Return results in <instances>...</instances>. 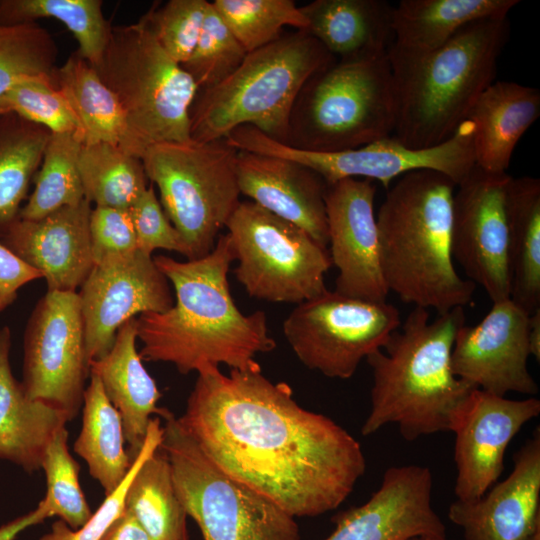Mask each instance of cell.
I'll use <instances>...</instances> for the list:
<instances>
[{
	"label": "cell",
	"mask_w": 540,
	"mask_h": 540,
	"mask_svg": "<svg viewBox=\"0 0 540 540\" xmlns=\"http://www.w3.org/2000/svg\"><path fill=\"white\" fill-rule=\"evenodd\" d=\"M432 489L428 467H390L364 504L333 518L335 529L325 540H404L417 535L446 538L445 525L432 506Z\"/></svg>",
	"instance_id": "ffe728a7"
},
{
	"label": "cell",
	"mask_w": 540,
	"mask_h": 540,
	"mask_svg": "<svg viewBox=\"0 0 540 540\" xmlns=\"http://www.w3.org/2000/svg\"><path fill=\"white\" fill-rule=\"evenodd\" d=\"M307 31L339 60L388 52L394 6L383 0H315L300 7Z\"/></svg>",
	"instance_id": "4316f807"
},
{
	"label": "cell",
	"mask_w": 540,
	"mask_h": 540,
	"mask_svg": "<svg viewBox=\"0 0 540 540\" xmlns=\"http://www.w3.org/2000/svg\"><path fill=\"white\" fill-rule=\"evenodd\" d=\"M464 308L438 314L414 307L385 345L365 360L372 370L371 408L361 433L396 424L402 437L449 431L452 416L475 389L452 371L451 352Z\"/></svg>",
	"instance_id": "277c9868"
},
{
	"label": "cell",
	"mask_w": 540,
	"mask_h": 540,
	"mask_svg": "<svg viewBox=\"0 0 540 540\" xmlns=\"http://www.w3.org/2000/svg\"><path fill=\"white\" fill-rule=\"evenodd\" d=\"M510 299L529 315L540 308V180L511 178L507 193Z\"/></svg>",
	"instance_id": "f546056e"
},
{
	"label": "cell",
	"mask_w": 540,
	"mask_h": 540,
	"mask_svg": "<svg viewBox=\"0 0 540 540\" xmlns=\"http://www.w3.org/2000/svg\"><path fill=\"white\" fill-rule=\"evenodd\" d=\"M89 234L94 264L108 255L137 249L129 209L94 206L89 218Z\"/></svg>",
	"instance_id": "f6af8a7d"
},
{
	"label": "cell",
	"mask_w": 540,
	"mask_h": 540,
	"mask_svg": "<svg viewBox=\"0 0 540 540\" xmlns=\"http://www.w3.org/2000/svg\"><path fill=\"white\" fill-rule=\"evenodd\" d=\"M518 0H402L393 9L392 46L410 52L437 49L475 21L506 17Z\"/></svg>",
	"instance_id": "f1b7e54d"
},
{
	"label": "cell",
	"mask_w": 540,
	"mask_h": 540,
	"mask_svg": "<svg viewBox=\"0 0 540 540\" xmlns=\"http://www.w3.org/2000/svg\"><path fill=\"white\" fill-rule=\"evenodd\" d=\"M511 178L475 165L453 197V260L493 303L510 299L507 193Z\"/></svg>",
	"instance_id": "9a60e30c"
},
{
	"label": "cell",
	"mask_w": 540,
	"mask_h": 540,
	"mask_svg": "<svg viewBox=\"0 0 540 540\" xmlns=\"http://www.w3.org/2000/svg\"><path fill=\"white\" fill-rule=\"evenodd\" d=\"M162 431L160 418H152L143 446L134 458L125 479L113 493L105 496L104 501L83 526L72 529L59 519L39 540H100L110 525L122 514L128 485L143 460L160 446Z\"/></svg>",
	"instance_id": "7bdbcfd3"
},
{
	"label": "cell",
	"mask_w": 540,
	"mask_h": 540,
	"mask_svg": "<svg viewBox=\"0 0 540 540\" xmlns=\"http://www.w3.org/2000/svg\"><path fill=\"white\" fill-rule=\"evenodd\" d=\"M177 417L222 471L290 516L338 508L366 470L360 443L331 418L301 407L285 382L258 370L197 373Z\"/></svg>",
	"instance_id": "6da1fadb"
},
{
	"label": "cell",
	"mask_w": 540,
	"mask_h": 540,
	"mask_svg": "<svg viewBox=\"0 0 540 540\" xmlns=\"http://www.w3.org/2000/svg\"><path fill=\"white\" fill-rule=\"evenodd\" d=\"M246 55V50L210 2L198 42L181 66L192 77L198 90H202L224 81L240 66Z\"/></svg>",
	"instance_id": "ab89813d"
},
{
	"label": "cell",
	"mask_w": 540,
	"mask_h": 540,
	"mask_svg": "<svg viewBox=\"0 0 540 540\" xmlns=\"http://www.w3.org/2000/svg\"><path fill=\"white\" fill-rule=\"evenodd\" d=\"M395 121L388 52L334 60L300 90L285 144L313 152L351 150L392 135Z\"/></svg>",
	"instance_id": "52a82bcc"
},
{
	"label": "cell",
	"mask_w": 540,
	"mask_h": 540,
	"mask_svg": "<svg viewBox=\"0 0 540 540\" xmlns=\"http://www.w3.org/2000/svg\"><path fill=\"white\" fill-rule=\"evenodd\" d=\"M52 80L76 118L83 144L109 143L142 158L146 147L132 131L117 96L90 63L75 52L55 68Z\"/></svg>",
	"instance_id": "83f0119b"
},
{
	"label": "cell",
	"mask_w": 540,
	"mask_h": 540,
	"mask_svg": "<svg viewBox=\"0 0 540 540\" xmlns=\"http://www.w3.org/2000/svg\"><path fill=\"white\" fill-rule=\"evenodd\" d=\"M137 240V249L152 255L156 249L175 251L190 258L182 235L172 225L158 200L153 184L129 208Z\"/></svg>",
	"instance_id": "ee69618b"
},
{
	"label": "cell",
	"mask_w": 540,
	"mask_h": 540,
	"mask_svg": "<svg viewBox=\"0 0 540 540\" xmlns=\"http://www.w3.org/2000/svg\"><path fill=\"white\" fill-rule=\"evenodd\" d=\"M82 405V426L73 449L108 496L123 482L133 463L125 448L122 419L92 374Z\"/></svg>",
	"instance_id": "4dcf8cb0"
},
{
	"label": "cell",
	"mask_w": 540,
	"mask_h": 540,
	"mask_svg": "<svg viewBox=\"0 0 540 540\" xmlns=\"http://www.w3.org/2000/svg\"><path fill=\"white\" fill-rule=\"evenodd\" d=\"M174 289L173 306L137 317L142 360L173 364L181 374L221 364L258 370L256 357L275 349L263 311L243 314L232 297L228 272L235 261L228 234L198 259L153 258Z\"/></svg>",
	"instance_id": "7a4b0ae2"
},
{
	"label": "cell",
	"mask_w": 540,
	"mask_h": 540,
	"mask_svg": "<svg viewBox=\"0 0 540 540\" xmlns=\"http://www.w3.org/2000/svg\"><path fill=\"white\" fill-rule=\"evenodd\" d=\"M100 540H152L134 517L125 509L110 525Z\"/></svg>",
	"instance_id": "c3c4849f"
},
{
	"label": "cell",
	"mask_w": 540,
	"mask_h": 540,
	"mask_svg": "<svg viewBox=\"0 0 540 540\" xmlns=\"http://www.w3.org/2000/svg\"><path fill=\"white\" fill-rule=\"evenodd\" d=\"M209 5L206 0H170L142 17L164 51L182 65L198 42Z\"/></svg>",
	"instance_id": "b9f144b4"
},
{
	"label": "cell",
	"mask_w": 540,
	"mask_h": 540,
	"mask_svg": "<svg viewBox=\"0 0 540 540\" xmlns=\"http://www.w3.org/2000/svg\"><path fill=\"white\" fill-rule=\"evenodd\" d=\"M11 333L0 330V459L28 473L41 469L53 435L68 422L53 406L29 399L11 370Z\"/></svg>",
	"instance_id": "484cf974"
},
{
	"label": "cell",
	"mask_w": 540,
	"mask_h": 540,
	"mask_svg": "<svg viewBox=\"0 0 540 540\" xmlns=\"http://www.w3.org/2000/svg\"><path fill=\"white\" fill-rule=\"evenodd\" d=\"M529 347L530 355L538 362L540 360V308L529 317Z\"/></svg>",
	"instance_id": "681fc988"
},
{
	"label": "cell",
	"mask_w": 540,
	"mask_h": 540,
	"mask_svg": "<svg viewBox=\"0 0 540 540\" xmlns=\"http://www.w3.org/2000/svg\"><path fill=\"white\" fill-rule=\"evenodd\" d=\"M50 518L49 508L42 499L37 507L0 527V540H14L25 529Z\"/></svg>",
	"instance_id": "7dc6e473"
},
{
	"label": "cell",
	"mask_w": 540,
	"mask_h": 540,
	"mask_svg": "<svg viewBox=\"0 0 540 540\" xmlns=\"http://www.w3.org/2000/svg\"><path fill=\"white\" fill-rule=\"evenodd\" d=\"M0 113H14L51 133L78 131L76 118L52 76L20 80L0 98Z\"/></svg>",
	"instance_id": "60d3db41"
},
{
	"label": "cell",
	"mask_w": 540,
	"mask_h": 540,
	"mask_svg": "<svg viewBox=\"0 0 540 540\" xmlns=\"http://www.w3.org/2000/svg\"><path fill=\"white\" fill-rule=\"evenodd\" d=\"M124 509L152 540H190L187 513L173 483L169 460L159 446L131 479Z\"/></svg>",
	"instance_id": "1f68e13d"
},
{
	"label": "cell",
	"mask_w": 540,
	"mask_h": 540,
	"mask_svg": "<svg viewBox=\"0 0 540 540\" xmlns=\"http://www.w3.org/2000/svg\"><path fill=\"white\" fill-rule=\"evenodd\" d=\"M57 55L54 38L37 22L0 23V98L24 78L52 76Z\"/></svg>",
	"instance_id": "74e56055"
},
{
	"label": "cell",
	"mask_w": 540,
	"mask_h": 540,
	"mask_svg": "<svg viewBox=\"0 0 540 540\" xmlns=\"http://www.w3.org/2000/svg\"><path fill=\"white\" fill-rule=\"evenodd\" d=\"M530 315L511 299L493 303L473 326L462 325L451 352L452 371L482 391L534 397L539 387L528 369Z\"/></svg>",
	"instance_id": "ac0fdd59"
},
{
	"label": "cell",
	"mask_w": 540,
	"mask_h": 540,
	"mask_svg": "<svg viewBox=\"0 0 540 540\" xmlns=\"http://www.w3.org/2000/svg\"><path fill=\"white\" fill-rule=\"evenodd\" d=\"M401 325L397 307L325 290L296 305L283 334L298 360L329 378L349 379Z\"/></svg>",
	"instance_id": "4fadbf2b"
},
{
	"label": "cell",
	"mask_w": 540,
	"mask_h": 540,
	"mask_svg": "<svg viewBox=\"0 0 540 540\" xmlns=\"http://www.w3.org/2000/svg\"><path fill=\"white\" fill-rule=\"evenodd\" d=\"M509 35L507 16L493 17L466 25L431 51L410 52L391 45L388 58L396 103L392 135L414 149L449 139L495 81Z\"/></svg>",
	"instance_id": "5b68a950"
},
{
	"label": "cell",
	"mask_w": 540,
	"mask_h": 540,
	"mask_svg": "<svg viewBox=\"0 0 540 540\" xmlns=\"http://www.w3.org/2000/svg\"><path fill=\"white\" fill-rule=\"evenodd\" d=\"M510 474L482 496L451 503L448 517L464 540H525L540 525V432L514 454Z\"/></svg>",
	"instance_id": "7402d4cb"
},
{
	"label": "cell",
	"mask_w": 540,
	"mask_h": 540,
	"mask_svg": "<svg viewBox=\"0 0 540 540\" xmlns=\"http://www.w3.org/2000/svg\"><path fill=\"white\" fill-rule=\"evenodd\" d=\"M525 540H540V525H538Z\"/></svg>",
	"instance_id": "816d5d0a"
},
{
	"label": "cell",
	"mask_w": 540,
	"mask_h": 540,
	"mask_svg": "<svg viewBox=\"0 0 540 540\" xmlns=\"http://www.w3.org/2000/svg\"><path fill=\"white\" fill-rule=\"evenodd\" d=\"M539 115L537 88L508 81L491 83L466 119L475 126V165L490 173H506L518 141Z\"/></svg>",
	"instance_id": "d4e9b609"
},
{
	"label": "cell",
	"mask_w": 540,
	"mask_h": 540,
	"mask_svg": "<svg viewBox=\"0 0 540 540\" xmlns=\"http://www.w3.org/2000/svg\"><path fill=\"white\" fill-rule=\"evenodd\" d=\"M237 151L240 193L270 213L297 225L327 248V183L324 179L311 168L290 159Z\"/></svg>",
	"instance_id": "603a6c76"
},
{
	"label": "cell",
	"mask_w": 540,
	"mask_h": 540,
	"mask_svg": "<svg viewBox=\"0 0 540 540\" xmlns=\"http://www.w3.org/2000/svg\"><path fill=\"white\" fill-rule=\"evenodd\" d=\"M91 66L117 96L146 148L191 140L189 111L198 87L160 46L143 17L112 26L100 60Z\"/></svg>",
	"instance_id": "ba28073f"
},
{
	"label": "cell",
	"mask_w": 540,
	"mask_h": 540,
	"mask_svg": "<svg viewBox=\"0 0 540 540\" xmlns=\"http://www.w3.org/2000/svg\"><path fill=\"white\" fill-rule=\"evenodd\" d=\"M211 4L247 53L277 40L286 26L308 27L292 0H215Z\"/></svg>",
	"instance_id": "8d00e7d4"
},
{
	"label": "cell",
	"mask_w": 540,
	"mask_h": 540,
	"mask_svg": "<svg viewBox=\"0 0 540 540\" xmlns=\"http://www.w3.org/2000/svg\"><path fill=\"white\" fill-rule=\"evenodd\" d=\"M237 152L222 138L155 143L141 158L166 216L189 248L188 260L212 251L240 203Z\"/></svg>",
	"instance_id": "9c48e42d"
},
{
	"label": "cell",
	"mask_w": 540,
	"mask_h": 540,
	"mask_svg": "<svg viewBox=\"0 0 540 540\" xmlns=\"http://www.w3.org/2000/svg\"><path fill=\"white\" fill-rule=\"evenodd\" d=\"M91 210L85 198L39 219L17 217L0 228V241L42 274L48 291L76 292L94 266Z\"/></svg>",
	"instance_id": "44dd1931"
},
{
	"label": "cell",
	"mask_w": 540,
	"mask_h": 540,
	"mask_svg": "<svg viewBox=\"0 0 540 540\" xmlns=\"http://www.w3.org/2000/svg\"><path fill=\"white\" fill-rule=\"evenodd\" d=\"M336 58L307 30L283 33L247 53L214 87L198 90L189 111L190 138L209 142L250 125L286 143L296 98L306 81Z\"/></svg>",
	"instance_id": "8992f818"
},
{
	"label": "cell",
	"mask_w": 540,
	"mask_h": 540,
	"mask_svg": "<svg viewBox=\"0 0 540 540\" xmlns=\"http://www.w3.org/2000/svg\"><path fill=\"white\" fill-rule=\"evenodd\" d=\"M164 421L160 447L204 540H301L294 517L216 466L173 414Z\"/></svg>",
	"instance_id": "30bf717a"
},
{
	"label": "cell",
	"mask_w": 540,
	"mask_h": 540,
	"mask_svg": "<svg viewBox=\"0 0 540 540\" xmlns=\"http://www.w3.org/2000/svg\"><path fill=\"white\" fill-rule=\"evenodd\" d=\"M78 169L84 197L95 206L129 209L148 188L141 158L109 143L83 144Z\"/></svg>",
	"instance_id": "836d02e7"
},
{
	"label": "cell",
	"mask_w": 540,
	"mask_h": 540,
	"mask_svg": "<svg viewBox=\"0 0 540 540\" xmlns=\"http://www.w3.org/2000/svg\"><path fill=\"white\" fill-rule=\"evenodd\" d=\"M42 274L15 255L0 241V312L9 306L25 284Z\"/></svg>",
	"instance_id": "bcb514c9"
},
{
	"label": "cell",
	"mask_w": 540,
	"mask_h": 540,
	"mask_svg": "<svg viewBox=\"0 0 540 540\" xmlns=\"http://www.w3.org/2000/svg\"><path fill=\"white\" fill-rule=\"evenodd\" d=\"M474 131V124L465 120L449 139L428 148L407 147L390 135L351 150L313 152L293 148L244 125L230 134L229 142L240 151L296 161L317 172L327 185L363 178L379 181L388 189L397 177L417 170L436 171L460 184L475 167Z\"/></svg>",
	"instance_id": "7c38bea8"
},
{
	"label": "cell",
	"mask_w": 540,
	"mask_h": 540,
	"mask_svg": "<svg viewBox=\"0 0 540 540\" xmlns=\"http://www.w3.org/2000/svg\"><path fill=\"white\" fill-rule=\"evenodd\" d=\"M50 135L14 113H0V228L18 217Z\"/></svg>",
	"instance_id": "d6a6232c"
},
{
	"label": "cell",
	"mask_w": 540,
	"mask_h": 540,
	"mask_svg": "<svg viewBox=\"0 0 540 540\" xmlns=\"http://www.w3.org/2000/svg\"><path fill=\"white\" fill-rule=\"evenodd\" d=\"M374 181L346 178L327 185L329 255L338 270L337 293L371 302L389 294L379 258Z\"/></svg>",
	"instance_id": "d6986e66"
},
{
	"label": "cell",
	"mask_w": 540,
	"mask_h": 540,
	"mask_svg": "<svg viewBox=\"0 0 540 540\" xmlns=\"http://www.w3.org/2000/svg\"><path fill=\"white\" fill-rule=\"evenodd\" d=\"M404 540H446V538H441V537L432 536V535H417V536L409 537Z\"/></svg>",
	"instance_id": "f907efd6"
},
{
	"label": "cell",
	"mask_w": 540,
	"mask_h": 540,
	"mask_svg": "<svg viewBox=\"0 0 540 540\" xmlns=\"http://www.w3.org/2000/svg\"><path fill=\"white\" fill-rule=\"evenodd\" d=\"M137 334V317H134L117 330L111 349L89 362V373L99 379L121 416L127 452L132 460L143 446L151 416L165 419L172 414L158 406L161 393L137 351Z\"/></svg>",
	"instance_id": "cb8c5ba5"
},
{
	"label": "cell",
	"mask_w": 540,
	"mask_h": 540,
	"mask_svg": "<svg viewBox=\"0 0 540 540\" xmlns=\"http://www.w3.org/2000/svg\"><path fill=\"white\" fill-rule=\"evenodd\" d=\"M88 373L78 293L47 291L25 330L24 393L60 410L70 421L82 406Z\"/></svg>",
	"instance_id": "5bb4252c"
},
{
	"label": "cell",
	"mask_w": 540,
	"mask_h": 540,
	"mask_svg": "<svg viewBox=\"0 0 540 540\" xmlns=\"http://www.w3.org/2000/svg\"><path fill=\"white\" fill-rule=\"evenodd\" d=\"M69 433L65 426L57 430L49 442L41 463L47 483L43 498L50 517L57 516L70 528L78 529L92 516L79 482L80 466L68 447Z\"/></svg>",
	"instance_id": "f35d334b"
},
{
	"label": "cell",
	"mask_w": 540,
	"mask_h": 540,
	"mask_svg": "<svg viewBox=\"0 0 540 540\" xmlns=\"http://www.w3.org/2000/svg\"><path fill=\"white\" fill-rule=\"evenodd\" d=\"M456 184L446 175L417 170L387 189L376 215L385 284L402 302L438 314L465 308L475 284L456 271L451 251Z\"/></svg>",
	"instance_id": "3957f363"
},
{
	"label": "cell",
	"mask_w": 540,
	"mask_h": 540,
	"mask_svg": "<svg viewBox=\"0 0 540 540\" xmlns=\"http://www.w3.org/2000/svg\"><path fill=\"white\" fill-rule=\"evenodd\" d=\"M539 413L535 397L512 400L477 388L468 394L449 428L455 435L456 499H476L498 482L509 443Z\"/></svg>",
	"instance_id": "e0dca14e"
},
{
	"label": "cell",
	"mask_w": 540,
	"mask_h": 540,
	"mask_svg": "<svg viewBox=\"0 0 540 540\" xmlns=\"http://www.w3.org/2000/svg\"><path fill=\"white\" fill-rule=\"evenodd\" d=\"M77 293L88 365L111 349L125 322L141 314L164 312L174 303L170 282L152 255L138 249L95 263Z\"/></svg>",
	"instance_id": "2e32d148"
},
{
	"label": "cell",
	"mask_w": 540,
	"mask_h": 540,
	"mask_svg": "<svg viewBox=\"0 0 540 540\" xmlns=\"http://www.w3.org/2000/svg\"><path fill=\"white\" fill-rule=\"evenodd\" d=\"M82 145L78 131L51 133L34 177L35 187L18 218L39 219L85 199L78 169Z\"/></svg>",
	"instance_id": "d590c367"
},
{
	"label": "cell",
	"mask_w": 540,
	"mask_h": 540,
	"mask_svg": "<svg viewBox=\"0 0 540 540\" xmlns=\"http://www.w3.org/2000/svg\"><path fill=\"white\" fill-rule=\"evenodd\" d=\"M226 228L238 262L235 277L250 297L297 305L327 290L328 248L297 225L244 201Z\"/></svg>",
	"instance_id": "8fae6325"
},
{
	"label": "cell",
	"mask_w": 540,
	"mask_h": 540,
	"mask_svg": "<svg viewBox=\"0 0 540 540\" xmlns=\"http://www.w3.org/2000/svg\"><path fill=\"white\" fill-rule=\"evenodd\" d=\"M102 6L100 0H0V23L18 25L55 18L74 35L79 56L95 65L112 29Z\"/></svg>",
	"instance_id": "e575fe53"
}]
</instances>
